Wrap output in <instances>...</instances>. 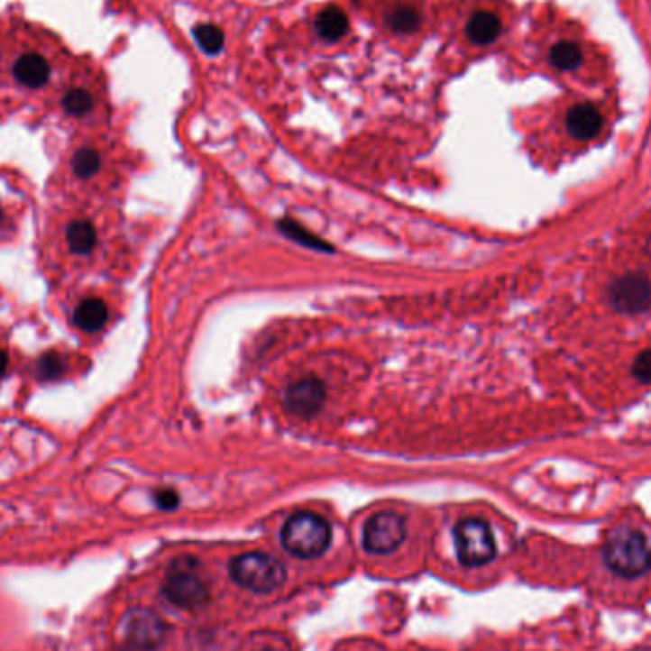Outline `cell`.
I'll use <instances>...</instances> for the list:
<instances>
[{"label":"cell","instance_id":"cell-1","mask_svg":"<svg viewBox=\"0 0 651 651\" xmlns=\"http://www.w3.org/2000/svg\"><path fill=\"white\" fill-rule=\"evenodd\" d=\"M608 568L619 577L637 579L651 570V548L637 529H617L604 545Z\"/></svg>","mask_w":651,"mask_h":651},{"label":"cell","instance_id":"cell-2","mask_svg":"<svg viewBox=\"0 0 651 651\" xmlns=\"http://www.w3.org/2000/svg\"><path fill=\"white\" fill-rule=\"evenodd\" d=\"M282 545L298 558H318L332 543V527L315 512H298L289 517L280 534Z\"/></svg>","mask_w":651,"mask_h":651},{"label":"cell","instance_id":"cell-3","mask_svg":"<svg viewBox=\"0 0 651 651\" xmlns=\"http://www.w3.org/2000/svg\"><path fill=\"white\" fill-rule=\"evenodd\" d=\"M164 596L179 610L202 608L210 598L206 582L198 577V560L179 556L170 564L164 579Z\"/></svg>","mask_w":651,"mask_h":651},{"label":"cell","instance_id":"cell-4","mask_svg":"<svg viewBox=\"0 0 651 651\" xmlns=\"http://www.w3.org/2000/svg\"><path fill=\"white\" fill-rule=\"evenodd\" d=\"M231 577L243 589L257 594H269L282 587L286 568L270 555L246 553L231 562Z\"/></svg>","mask_w":651,"mask_h":651},{"label":"cell","instance_id":"cell-5","mask_svg":"<svg viewBox=\"0 0 651 651\" xmlns=\"http://www.w3.org/2000/svg\"><path fill=\"white\" fill-rule=\"evenodd\" d=\"M455 553L465 568L486 565L497 555L495 539L488 522L478 518H465L454 527Z\"/></svg>","mask_w":651,"mask_h":651},{"label":"cell","instance_id":"cell-6","mask_svg":"<svg viewBox=\"0 0 651 651\" xmlns=\"http://www.w3.org/2000/svg\"><path fill=\"white\" fill-rule=\"evenodd\" d=\"M123 632L132 651H157L164 644L166 625L147 608H133L124 615Z\"/></svg>","mask_w":651,"mask_h":651},{"label":"cell","instance_id":"cell-7","mask_svg":"<svg viewBox=\"0 0 651 651\" xmlns=\"http://www.w3.org/2000/svg\"><path fill=\"white\" fill-rule=\"evenodd\" d=\"M406 539V522L397 512H377L364 526L362 543L371 555L394 553Z\"/></svg>","mask_w":651,"mask_h":651},{"label":"cell","instance_id":"cell-8","mask_svg":"<svg viewBox=\"0 0 651 651\" xmlns=\"http://www.w3.org/2000/svg\"><path fill=\"white\" fill-rule=\"evenodd\" d=\"M611 305L621 313H642L651 307V280L646 277L619 279L610 288Z\"/></svg>","mask_w":651,"mask_h":651},{"label":"cell","instance_id":"cell-9","mask_svg":"<svg viewBox=\"0 0 651 651\" xmlns=\"http://www.w3.org/2000/svg\"><path fill=\"white\" fill-rule=\"evenodd\" d=\"M326 399V390L322 381L316 377H305V380L291 385L286 392V406L299 417H311L322 408Z\"/></svg>","mask_w":651,"mask_h":651},{"label":"cell","instance_id":"cell-10","mask_svg":"<svg viewBox=\"0 0 651 651\" xmlns=\"http://www.w3.org/2000/svg\"><path fill=\"white\" fill-rule=\"evenodd\" d=\"M565 126L577 140L587 142L602 130V115L591 103H581V105L570 109L568 116H565Z\"/></svg>","mask_w":651,"mask_h":651},{"label":"cell","instance_id":"cell-11","mask_svg":"<svg viewBox=\"0 0 651 651\" xmlns=\"http://www.w3.org/2000/svg\"><path fill=\"white\" fill-rule=\"evenodd\" d=\"M50 63L41 54H23L14 63V77L25 88L37 90L44 86L50 78Z\"/></svg>","mask_w":651,"mask_h":651},{"label":"cell","instance_id":"cell-12","mask_svg":"<svg viewBox=\"0 0 651 651\" xmlns=\"http://www.w3.org/2000/svg\"><path fill=\"white\" fill-rule=\"evenodd\" d=\"M315 29L322 41L337 42L349 31V17L339 6H328L316 15Z\"/></svg>","mask_w":651,"mask_h":651},{"label":"cell","instance_id":"cell-13","mask_svg":"<svg viewBox=\"0 0 651 651\" xmlns=\"http://www.w3.org/2000/svg\"><path fill=\"white\" fill-rule=\"evenodd\" d=\"M501 32V22L493 12H476L467 23V37L476 46H488L495 42Z\"/></svg>","mask_w":651,"mask_h":651},{"label":"cell","instance_id":"cell-14","mask_svg":"<svg viewBox=\"0 0 651 651\" xmlns=\"http://www.w3.org/2000/svg\"><path fill=\"white\" fill-rule=\"evenodd\" d=\"M107 307L105 303H103L101 299H84L75 311V326L78 330L82 332H88V334H94V332H99L103 326H105L107 322Z\"/></svg>","mask_w":651,"mask_h":651},{"label":"cell","instance_id":"cell-15","mask_svg":"<svg viewBox=\"0 0 651 651\" xmlns=\"http://www.w3.org/2000/svg\"><path fill=\"white\" fill-rule=\"evenodd\" d=\"M67 243H69V248H71L75 253H80V255L90 253L97 243L96 227L86 219L73 221L67 229Z\"/></svg>","mask_w":651,"mask_h":651},{"label":"cell","instance_id":"cell-16","mask_svg":"<svg viewBox=\"0 0 651 651\" xmlns=\"http://www.w3.org/2000/svg\"><path fill=\"white\" fill-rule=\"evenodd\" d=\"M193 37L202 51L208 56H217L225 44V34L214 23H198L193 29Z\"/></svg>","mask_w":651,"mask_h":651},{"label":"cell","instance_id":"cell-17","mask_svg":"<svg viewBox=\"0 0 651 651\" xmlns=\"http://www.w3.org/2000/svg\"><path fill=\"white\" fill-rule=\"evenodd\" d=\"M581 48L575 42L564 41L551 50V63L560 71H573L581 65Z\"/></svg>","mask_w":651,"mask_h":651},{"label":"cell","instance_id":"cell-18","mask_svg":"<svg viewBox=\"0 0 651 651\" xmlns=\"http://www.w3.org/2000/svg\"><path fill=\"white\" fill-rule=\"evenodd\" d=\"M387 22L394 32H414L421 25V15L411 6H397L389 14Z\"/></svg>","mask_w":651,"mask_h":651},{"label":"cell","instance_id":"cell-19","mask_svg":"<svg viewBox=\"0 0 651 651\" xmlns=\"http://www.w3.org/2000/svg\"><path fill=\"white\" fill-rule=\"evenodd\" d=\"M279 227L284 231L286 236H289L291 240H296V243H301V244L311 246V248H318V250H322V252H332V246H330V244H326L324 240L316 238L313 233L305 231V229L299 225V223H296V221L284 219V221L279 223Z\"/></svg>","mask_w":651,"mask_h":651},{"label":"cell","instance_id":"cell-20","mask_svg":"<svg viewBox=\"0 0 651 651\" xmlns=\"http://www.w3.org/2000/svg\"><path fill=\"white\" fill-rule=\"evenodd\" d=\"M99 166H101V157L97 151H94V149L77 151L75 159H73V171L77 174V178H80V179L92 178L99 170Z\"/></svg>","mask_w":651,"mask_h":651},{"label":"cell","instance_id":"cell-21","mask_svg":"<svg viewBox=\"0 0 651 651\" xmlns=\"http://www.w3.org/2000/svg\"><path fill=\"white\" fill-rule=\"evenodd\" d=\"M92 107H94V97L88 90H84V88H75L63 97V109L73 116L88 115L92 111Z\"/></svg>","mask_w":651,"mask_h":651},{"label":"cell","instance_id":"cell-22","mask_svg":"<svg viewBox=\"0 0 651 651\" xmlns=\"http://www.w3.org/2000/svg\"><path fill=\"white\" fill-rule=\"evenodd\" d=\"M63 371H65V360L56 353H48L39 360V375L42 380H56V377H60Z\"/></svg>","mask_w":651,"mask_h":651},{"label":"cell","instance_id":"cell-23","mask_svg":"<svg viewBox=\"0 0 651 651\" xmlns=\"http://www.w3.org/2000/svg\"><path fill=\"white\" fill-rule=\"evenodd\" d=\"M632 371L642 383H651V351H644L637 356Z\"/></svg>","mask_w":651,"mask_h":651},{"label":"cell","instance_id":"cell-24","mask_svg":"<svg viewBox=\"0 0 651 651\" xmlns=\"http://www.w3.org/2000/svg\"><path fill=\"white\" fill-rule=\"evenodd\" d=\"M154 503H157V507L162 510H174L179 505V495L176 490L164 488V490L154 491Z\"/></svg>","mask_w":651,"mask_h":651},{"label":"cell","instance_id":"cell-25","mask_svg":"<svg viewBox=\"0 0 651 651\" xmlns=\"http://www.w3.org/2000/svg\"><path fill=\"white\" fill-rule=\"evenodd\" d=\"M6 368H8V354L3 349H0V377L5 375Z\"/></svg>","mask_w":651,"mask_h":651},{"label":"cell","instance_id":"cell-26","mask_svg":"<svg viewBox=\"0 0 651 651\" xmlns=\"http://www.w3.org/2000/svg\"><path fill=\"white\" fill-rule=\"evenodd\" d=\"M261 651H280V649H270V647H267V649H261Z\"/></svg>","mask_w":651,"mask_h":651},{"label":"cell","instance_id":"cell-27","mask_svg":"<svg viewBox=\"0 0 651 651\" xmlns=\"http://www.w3.org/2000/svg\"><path fill=\"white\" fill-rule=\"evenodd\" d=\"M120 651H132V649H130V647H124V649H120Z\"/></svg>","mask_w":651,"mask_h":651}]
</instances>
